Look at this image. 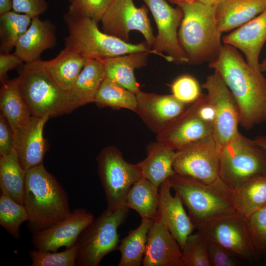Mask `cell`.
I'll use <instances>...</instances> for the list:
<instances>
[{
	"label": "cell",
	"mask_w": 266,
	"mask_h": 266,
	"mask_svg": "<svg viewBox=\"0 0 266 266\" xmlns=\"http://www.w3.org/2000/svg\"><path fill=\"white\" fill-rule=\"evenodd\" d=\"M209 67L218 72L234 97L239 125L246 130L266 122V78L251 67L236 48L224 44Z\"/></svg>",
	"instance_id": "obj_1"
},
{
	"label": "cell",
	"mask_w": 266,
	"mask_h": 266,
	"mask_svg": "<svg viewBox=\"0 0 266 266\" xmlns=\"http://www.w3.org/2000/svg\"><path fill=\"white\" fill-rule=\"evenodd\" d=\"M24 205L32 233L46 229L71 213L68 196L43 164L26 171Z\"/></svg>",
	"instance_id": "obj_2"
},
{
	"label": "cell",
	"mask_w": 266,
	"mask_h": 266,
	"mask_svg": "<svg viewBox=\"0 0 266 266\" xmlns=\"http://www.w3.org/2000/svg\"><path fill=\"white\" fill-rule=\"evenodd\" d=\"M183 17L178 38L191 64L209 63L218 56L222 46V32L215 17V6L198 0L175 2Z\"/></svg>",
	"instance_id": "obj_3"
},
{
	"label": "cell",
	"mask_w": 266,
	"mask_h": 266,
	"mask_svg": "<svg viewBox=\"0 0 266 266\" xmlns=\"http://www.w3.org/2000/svg\"><path fill=\"white\" fill-rule=\"evenodd\" d=\"M168 180L196 229L214 219L237 213L233 190L221 179L208 184L175 173Z\"/></svg>",
	"instance_id": "obj_4"
},
{
	"label": "cell",
	"mask_w": 266,
	"mask_h": 266,
	"mask_svg": "<svg viewBox=\"0 0 266 266\" xmlns=\"http://www.w3.org/2000/svg\"><path fill=\"white\" fill-rule=\"evenodd\" d=\"M68 35L65 47L86 59H102L136 52L158 55L146 42L133 44L101 32L98 22L88 17L67 12L64 16Z\"/></svg>",
	"instance_id": "obj_5"
},
{
	"label": "cell",
	"mask_w": 266,
	"mask_h": 266,
	"mask_svg": "<svg viewBox=\"0 0 266 266\" xmlns=\"http://www.w3.org/2000/svg\"><path fill=\"white\" fill-rule=\"evenodd\" d=\"M40 60L26 63L17 77L33 115L50 118L68 113L79 107L70 92L61 88L48 74Z\"/></svg>",
	"instance_id": "obj_6"
},
{
	"label": "cell",
	"mask_w": 266,
	"mask_h": 266,
	"mask_svg": "<svg viewBox=\"0 0 266 266\" xmlns=\"http://www.w3.org/2000/svg\"><path fill=\"white\" fill-rule=\"evenodd\" d=\"M258 175H266V152L239 132L220 150V178L233 190Z\"/></svg>",
	"instance_id": "obj_7"
},
{
	"label": "cell",
	"mask_w": 266,
	"mask_h": 266,
	"mask_svg": "<svg viewBox=\"0 0 266 266\" xmlns=\"http://www.w3.org/2000/svg\"><path fill=\"white\" fill-rule=\"evenodd\" d=\"M129 208L124 205L113 211L106 209L85 228L76 243V266H98L107 254L118 249V230L126 221Z\"/></svg>",
	"instance_id": "obj_8"
},
{
	"label": "cell",
	"mask_w": 266,
	"mask_h": 266,
	"mask_svg": "<svg viewBox=\"0 0 266 266\" xmlns=\"http://www.w3.org/2000/svg\"><path fill=\"white\" fill-rule=\"evenodd\" d=\"M96 160L106 200V209L113 211L125 205L130 188L143 178L141 172L137 164L127 162L121 151L114 146L102 149Z\"/></svg>",
	"instance_id": "obj_9"
},
{
	"label": "cell",
	"mask_w": 266,
	"mask_h": 266,
	"mask_svg": "<svg viewBox=\"0 0 266 266\" xmlns=\"http://www.w3.org/2000/svg\"><path fill=\"white\" fill-rule=\"evenodd\" d=\"M175 152L173 163L175 173L208 184L221 179L220 151L212 135L188 143Z\"/></svg>",
	"instance_id": "obj_10"
},
{
	"label": "cell",
	"mask_w": 266,
	"mask_h": 266,
	"mask_svg": "<svg viewBox=\"0 0 266 266\" xmlns=\"http://www.w3.org/2000/svg\"><path fill=\"white\" fill-rule=\"evenodd\" d=\"M202 87L206 91L207 102L214 111L212 136L220 151L239 132V109L230 90L216 71L207 77Z\"/></svg>",
	"instance_id": "obj_11"
},
{
	"label": "cell",
	"mask_w": 266,
	"mask_h": 266,
	"mask_svg": "<svg viewBox=\"0 0 266 266\" xmlns=\"http://www.w3.org/2000/svg\"><path fill=\"white\" fill-rule=\"evenodd\" d=\"M150 10L158 29L152 50L169 62L189 63L177 36L183 13L171 6L165 0H142Z\"/></svg>",
	"instance_id": "obj_12"
},
{
	"label": "cell",
	"mask_w": 266,
	"mask_h": 266,
	"mask_svg": "<svg viewBox=\"0 0 266 266\" xmlns=\"http://www.w3.org/2000/svg\"><path fill=\"white\" fill-rule=\"evenodd\" d=\"M100 22L102 31L125 42L131 31H138L148 46L152 47L155 36L145 6L137 7L133 0H112Z\"/></svg>",
	"instance_id": "obj_13"
},
{
	"label": "cell",
	"mask_w": 266,
	"mask_h": 266,
	"mask_svg": "<svg viewBox=\"0 0 266 266\" xmlns=\"http://www.w3.org/2000/svg\"><path fill=\"white\" fill-rule=\"evenodd\" d=\"M197 229L208 241L221 245L235 257L249 259L256 256L246 219L238 213L214 219Z\"/></svg>",
	"instance_id": "obj_14"
},
{
	"label": "cell",
	"mask_w": 266,
	"mask_h": 266,
	"mask_svg": "<svg viewBox=\"0 0 266 266\" xmlns=\"http://www.w3.org/2000/svg\"><path fill=\"white\" fill-rule=\"evenodd\" d=\"M205 95L190 104L156 134L157 141L175 151L200 138L212 135V124L199 114V108Z\"/></svg>",
	"instance_id": "obj_15"
},
{
	"label": "cell",
	"mask_w": 266,
	"mask_h": 266,
	"mask_svg": "<svg viewBox=\"0 0 266 266\" xmlns=\"http://www.w3.org/2000/svg\"><path fill=\"white\" fill-rule=\"evenodd\" d=\"M95 219L93 213L82 208H76L62 220L43 230L33 233L34 248L56 252L60 247L75 245L85 228Z\"/></svg>",
	"instance_id": "obj_16"
},
{
	"label": "cell",
	"mask_w": 266,
	"mask_h": 266,
	"mask_svg": "<svg viewBox=\"0 0 266 266\" xmlns=\"http://www.w3.org/2000/svg\"><path fill=\"white\" fill-rule=\"evenodd\" d=\"M136 96L137 106L134 112L156 134L190 104L178 100L172 95H159L140 90Z\"/></svg>",
	"instance_id": "obj_17"
},
{
	"label": "cell",
	"mask_w": 266,
	"mask_h": 266,
	"mask_svg": "<svg viewBox=\"0 0 266 266\" xmlns=\"http://www.w3.org/2000/svg\"><path fill=\"white\" fill-rule=\"evenodd\" d=\"M50 117L33 115L24 126L14 133V150L19 163L26 172L43 164L47 147L43 128Z\"/></svg>",
	"instance_id": "obj_18"
},
{
	"label": "cell",
	"mask_w": 266,
	"mask_h": 266,
	"mask_svg": "<svg viewBox=\"0 0 266 266\" xmlns=\"http://www.w3.org/2000/svg\"><path fill=\"white\" fill-rule=\"evenodd\" d=\"M171 189L168 179L160 185L159 205L154 219L160 220L168 229L182 249L196 227L180 198L176 193L172 196Z\"/></svg>",
	"instance_id": "obj_19"
},
{
	"label": "cell",
	"mask_w": 266,
	"mask_h": 266,
	"mask_svg": "<svg viewBox=\"0 0 266 266\" xmlns=\"http://www.w3.org/2000/svg\"><path fill=\"white\" fill-rule=\"evenodd\" d=\"M148 232L143 266H181L182 250L168 229L155 219Z\"/></svg>",
	"instance_id": "obj_20"
},
{
	"label": "cell",
	"mask_w": 266,
	"mask_h": 266,
	"mask_svg": "<svg viewBox=\"0 0 266 266\" xmlns=\"http://www.w3.org/2000/svg\"><path fill=\"white\" fill-rule=\"evenodd\" d=\"M224 44L241 50L252 68L260 70L259 55L266 41V9L222 38Z\"/></svg>",
	"instance_id": "obj_21"
},
{
	"label": "cell",
	"mask_w": 266,
	"mask_h": 266,
	"mask_svg": "<svg viewBox=\"0 0 266 266\" xmlns=\"http://www.w3.org/2000/svg\"><path fill=\"white\" fill-rule=\"evenodd\" d=\"M56 44L54 25L48 20L36 17L32 18L29 28L17 41L14 54L26 63H30L41 60L42 53L54 48Z\"/></svg>",
	"instance_id": "obj_22"
},
{
	"label": "cell",
	"mask_w": 266,
	"mask_h": 266,
	"mask_svg": "<svg viewBox=\"0 0 266 266\" xmlns=\"http://www.w3.org/2000/svg\"><path fill=\"white\" fill-rule=\"evenodd\" d=\"M266 9V0H222L215 5V17L222 33L250 21Z\"/></svg>",
	"instance_id": "obj_23"
},
{
	"label": "cell",
	"mask_w": 266,
	"mask_h": 266,
	"mask_svg": "<svg viewBox=\"0 0 266 266\" xmlns=\"http://www.w3.org/2000/svg\"><path fill=\"white\" fill-rule=\"evenodd\" d=\"M148 54L147 52H136L100 59L103 66L105 77L137 94L140 89L134 71L146 65Z\"/></svg>",
	"instance_id": "obj_24"
},
{
	"label": "cell",
	"mask_w": 266,
	"mask_h": 266,
	"mask_svg": "<svg viewBox=\"0 0 266 266\" xmlns=\"http://www.w3.org/2000/svg\"><path fill=\"white\" fill-rule=\"evenodd\" d=\"M175 150L157 141L147 148V156L137 163L143 177L159 189L160 185L175 173L173 163Z\"/></svg>",
	"instance_id": "obj_25"
},
{
	"label": "cell",
	"mask_w": 266,
	"mask_h": 266,
	"mask_svg": "<svg viewBox=\"0 0 266 266\" xmlns=\"http://www.w3.org/2000/svg\"><path fill=\"white\" fill-rule=\"evenodd\" d=\"M86 59L65 47L54 58L40 60V63L50 77L62 89L69 91L86 63Z\"/></svg>",
	"instance_id": "obj_26"
},
{
	"label": "cell",
	"mask_w": 266,
	"mask_h": 266,
	"mask_svg": "<svg viewBox=\"0 0 266 266\" xmlns=\"http://www.w3.org/2000/svg\"><path fill=\"white\" fill-rule=\"evenodd\" d=\"M0 107L13 133L25 125L33 116L22 94L17 77L2 83Z\"/></svg>",
	"instance_id": "obj_27"
},
{
	"label": "cell",
	"mask_w": 266,
	"mask_h": 266,
	"mask_svg": "<svg viewBox=\"0 0 266 266\" xmlns=\"http://www.w3.org/2000/svg\"><path fill=\"white\" fill-rule=\"evenodd\" d=\"M105 76L103 66L100 60L86 59L84 66L69 90L79 106L94 101Z\"/></svg>",
	"instance_id": "obj_28"
},
{
	"label": "cell",
	"mask_w": 266,
	"mask_h": 266,
	"mask_svg": "<svg viewBox=\"0 0 266 266\" xmlns=\"http://www.w3.org/2000/svg\"><path fill=\"white\" fill-rule=\"evenodd\" d=\"M233 197L237 212L247 219L266 205V175L256 176L247 180L233 190Z\"/></svg>",
	"instance_id": "obj_29"
},
{
	"label": "cell",
	"mask_w": 266,
	"mask_h": 266,
	"mask_svg": "<svg viewBox=\"0 0 266 266\" xmlns=\"http://www.w3.org/2000/svg\"><path fill=\"white\" fill-rule=\"evenodd\" d=\"M26 172L22 168L15 150L9 155L0 157L1 193L24 205Z\"/></svg>",
	"instance_id": "obj_30"
},
{
	"label": "cell",
	"mask_w": 266,
	"mask_h": 266,
	"mask_svg": "<svg viewBox=\"0 0 266 266\" xmlns=\"http://www.w3.org/2000/svg\"><path fill=\"white\" fill-rule=\"evenodd\" d=\"M159 201V188L143 177L130 188L125 205L136 211L141 219L153 220L157 214Z\"/></svg>",
	"instance_id": "obj_31"
},
{
	"label": "cell",
	"mask_w": 266,
	"mask_h": 266,
	"mask_svg": "<svg viewBox=\"0 0 266 266\" xmlns=\"http://www.w3.org/2000/svg\"><path fill=\"white\" fill-rule=\"evenodd\" d=\"M153 220L142 219L139 226L131 231L119 245L121 254L118 266H140L146 249L149 230Z\"/></svg>",
	"instance_id": "obj_32"
},
{
	"label": "cell",
	"mask_w": 266,
	"mask_h": 266,
	"mask_svg": "<svg viewBox=\"0 0 266 266\" xmlns=\"http://www.w3.org/2000/svg\"><path fill=\"white\" fill-rule=\"evenodd\" d=\"M94 102L100 107L124 108L133 112L137 106L135 94L106 77L102 82Z\"/></svg>",
	"instance_id": "obj_33"
},
{
	"label": "cell",
	"mask_w": 266,
	"mask_h": 266,
	"mask_svg": "<svg viewBox=\"0 0 266 266\" xmlns=\"http://www.w3.org/2000/svg\"><path fill=\"white\" fill-rule=\"evenodd\" d=\"M29 15L9 11L0 15V53H9L32 22Z\"/></svg>",
	"instance_id": "obj_34"
},
{
	"label": "cell",
	"mask_w": 266,
	"mask_h": 266,
	"mask_svg": "<svg viewBox=\"0 0 266 266\" xmlns=\"http://www.w3.org/2000/svg\"><path fill=\"white\" fill-rule=\"evenodd\" d=\"M29 220V215L24 205L21 204L7 195L0 197V225L14 238L20 237L21 225Z\"/></svg>",
	"instance_id": "obj_35"
},
{
	"label": "cell",
	"mask_w": 266,
	"mask_h": 266,
	"mask_svg": "<svg viewBox=\"0 0 266 266\" xmlns=\"http://www.w3.org/2000/svg\"><path fill=\"white\" fill-rule=\"evenodd\" d=\"M208 244V240L199 232L189 235L181 249V266H210Z\"/></svg>",
	"instance_id": "obj_36"
},
{
	"label": "cell",
	"mask_w": 266,
	"mask_h": 266,
	"mask_svg": "<svg viewBox=\"0 0 266 266\" xmlns=\"http://www.w3.org/2000/svg\"><path fill=\"white\" fill-rule=\"evenodd\" d=\"M78 251V245L56 252L34 249L29 252L32 266H74Z\"/></svg>",
	"instance_id": "obj_37"
},
{
	"label": "cell",
	"mask_w": 266,
	"mask_h": 266,
	"mask_svg": "<svg viewBox=\"0 0 266 266\" xmlns=\"http://www.w3.org/2000/svg\"><path fill=\"white\" fill-rule=\"evenodd\" d=\"M249 236L256 252L266 251V205L246 219Z\"/></svg>",
	"instance_id": "obj_38"
},
{
	"label": "cell",
	"mask_w": 266,
	"mask_h": 266,
	"mask_svg": "<svg viewBox=\"0 0 266 266\" xmlns=\"http://www.w3.org/2000/svg\"><path fill=\"white\" fill-rule=\"evenodd\" d=\"M112 0H68V12L100 21Z\"/></svg>",
	"instance_id": "obj_39"
},
{
	"label": "cell",
	"mask_w": 266,
	"mask_h": 266,
	"mask_svg": "<svg viewBox=\"0 0 266 266\" xmlns=\"http://www.w3.org/2000/svg\"><path fill=\"white\" fill-rule=\"evenodd\" d=\"M172 95L178 100L191 104L197 100L201 94L198 81L189 75L177 78L171 85Z\"/></svg>",
	"instance_id": "obj_40"
},
{
	"label": "cell",
	"mask_w": 266,
	"mask_h": 266,
	"mask_svg": "<svg viewBox=\"0 0 266 266\" xmlns=\"http://www.w3.org/2000/svg\"><path fill=\"white\" fill-rule=\"evenodd\" d=\"M208 256L210 266H235L237 265L234 256L221 245L213 242L208 241Z\"/></svg>",
	"instance_id": "obj_41"
},
{
	"label": "cell",
	"mask_w": 266,
	"mask_h": 266,
	"mask_svg": "<svg viewBox=\"0 0 266 266\" xmlns=\"http://www.w3.org/2000/svg\"><path fill=\"white\" fill-rule=\"evenodd\" d=\"M13 11L26 14L32 18L39 17L47 10L46 0H12Z\"/></svg>",
	"instance_id": "obj_42"
},
{
	"label": "cell",
	"mask_w": 266,
	"mask_h": 266,
	"mask_svg": "<svg viewBox=\"0 0 266 266\" xmlns=\"http://www.w3.org/2000/svg\"><path fill=\"white\" fill-rule=\"evenodd\" d=\"M14 150L13 130L5 116L0 115V157L7 156Z\"/></svg>",
	"instance_id": "obj_43"
},
{
	"label": "cell",
	"mask_w": 266,
	"mask_h": 266,
	"mask_svg": "<svg viewBox=\"0 0 266 266\" xmlns=\"http://www.w3.org/2000/svg\"><path fill=\"white\" fill-rule=\"evenodd\" d=\"M23 62V60L14 53L0 54V80L1 83L7 80V72L14 68Z\"/></svg>",
	"instance_id": "obj_44"
},
{
	"label": "cell",
	"mask_w": 266,
	"mask_h": 266,
	"mask_svg": "<svg viewBox=\"0 0 266 266\" xmlns=\"http://www.w3.org/2000/svg\"><path fill=\"white\" fill-rule=\"evenodd\" d=\"M12 9V0H0V15Z\"/></svg>",
	"instance_id": "obj_45"
},
{
	"label": "cell",
	"mask_w": 266,
	"mask_h": 266,
	"mask_svg": "<svg viewBox=\"0 0 266 266\" xmlns=\"http://www.w3.org/2000/svg\"><path fill=\"white\" fill-rule=\"evenodd\" d=\"M254 140L266 152V135L257 136Z\"/></svg>",
	"instance_id": "obj_46"
},
{
	"label": "cell",
	"mask_w": 266,
	"mask_h": 266,
	"mask_svg": "<svg viewBox=\"0 0 266 266\" xmlns=\"http://www.w3.org/2000/svg\"><path fill=\"white\" fill-rule=\"evenodd\" d=\"M198 1L205 4L216 5L222 0H197Z\"/></svg>",
	"instance_id": "obj_47"
},
{
	"label": "cell",
	"mask_w": 266,
	"mask_h": 266,
	"mask_svg": "<svg viewBox=\"0 0 266 266\" xmlns=\"http://www.w3.org/2000/svg\"><path fill=\"white\" fill-rule=\"evenodd\" d=\"M260 70L262 72H266V58L260 63Z\"/></svg>",
	"instance_id": "obj_48"
},
{
	"label": "cell",
	"mask_w": 266,
	"mask_h": 266,
	"mask_svg": "<svg viewBox=\"0 0 266 266\" xmlns=\"http://www.w3.org/2000/svg\"><path fill=\"white\" fill-rule=\"evenodd\" d=\"M197 0H170V1L173 3L175 2H183L187 3L193 2Z\"/></svg>",
	"instance_id": "obj_49"
}]
</instances>
